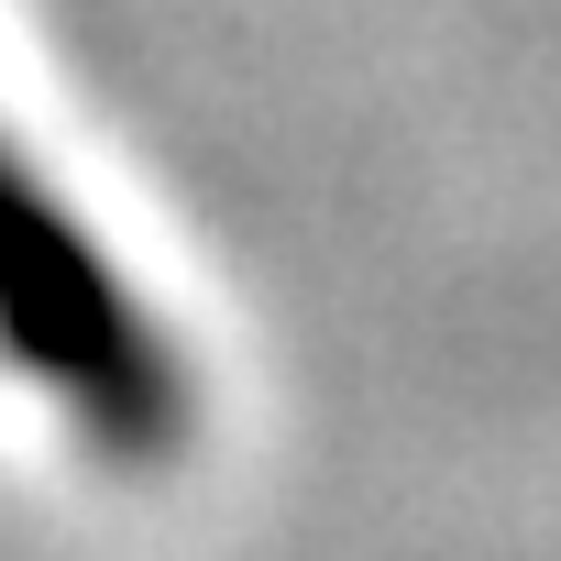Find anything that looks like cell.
I'll list each match as a JSON object with an SVG mask.
<instances>
[{
	"label": "cell",
	"mask_w": 561,
	"mask_h": 561,
	"mask_svg": "<svg viewBox=\"0 0 561 561\" xmlns=\"http://www.w3.org/2000/svg\"><path fill=\"white\" fill-rule=\"evenodd\" d=\"M0 353L122 451H165L187 419L165 331L133 309V287L12 154H0Z\"/></svg>",
	"instance_id": "1"
}]
</instances>
